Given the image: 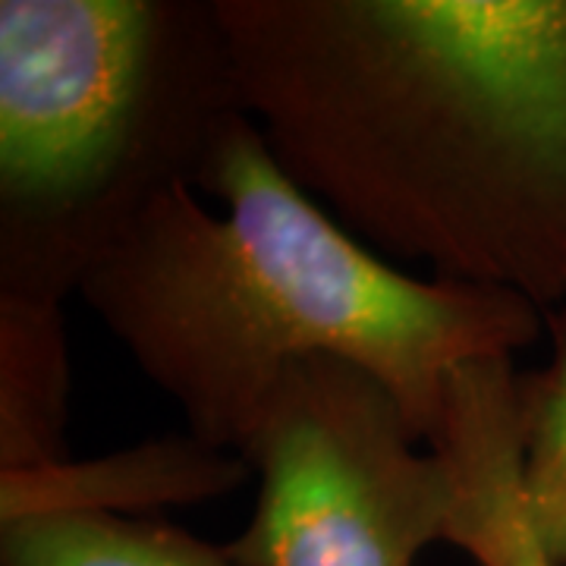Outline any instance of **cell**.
<instances>
[{
	"mask_svg": "<svg viewBox=\"0 0 566 566\" xmlns=\"http://www.w3.org/2000/svg\"><path fill=\"white\" fill-rule=\"evenodd\" d=\"M245 114L218 0H0V300L80 293Z\"/></svg>",
	"mask_w": 566,
	"mask_h": 566,
	"instance_id": "3957f363",
	"label": "cell"
},
{
	"mask_svg": "<svg viewBox=\"0 0 566 566\" xmlns=\"http://www.w3.org/2000/svg\"><path fill=\"white\" fill-rule=\"evenodd\" d=\"M70 344L63 305L0 300V472L66 463Z\"/></svg>",
	"mask_w": 566,
	"mask_h": 566,
	"instance_id": "52a82bcc",
	"label": "cell"
},
{
	"mask_svg": "<svg viewBox=\"0 0 566 566\" xmlns=\"http://www.w3.org/2000/svg\"><path fill=\"white\" fill-rule=\"evenodd\" d=\"M252 465L196 438H167L95 463H57L32 472H0V520L48 510L151 513L161 504H192L230 494Z\"/></svg>",
	"mask_w": 566,
	"mask_h": 566,
	"instance_id": "8992f818",
	"label": "cell"
},
{
	"mask_svg": "<svg viewBox=\"0 0 566 566\" xmlns=\"http://www.w3.org/2000/svg\"><path fill=\"white\" fill-rule=\"evenodd\" d=\"M403 406L359 365L293 363L243 460L259 475L237 566H416L450 538L460 488L441 450H419Z\"/></svg>",
	"mask_w": 566,
	"mask_h": 566,
	"instance_id": "277c9868",
	"label": "cell"
},
{
	"mask_svg": "<svg viewBox=\"0 0 566 566\" xmlns=\"http://www.w3.org/2000/svg\"><path fill=\"white\" fill-rule=\"evenodd\" d=\"M0 566H237L155 513L48 510L0 520Z\"/></svg>",
	"mask_w": 566,
	"mask_h": 566,
	"instance_id": "ba28073f",
	"label": "cell"
},
{
	"mask_svg": "<svg viewBox=\"0 0 566 566\" xmlns=\"http://www.w3.org/2000/svg\"><path fill=\"white\" fill-rule=\"evenodd\" d=\"M428 447L444 453L460 488L447 545L475 566H554L523 506V406L513 356L465 363L450 375Z\"/></svg>",
	"mask_w": 566,
	"mask_h": 566,
	"instance_id": "5b68a950",
	"label": "cell"
},
{
	"mask_svg": "<svg viewBox=\"0 0 566 566\" xmlns=\"http://www.w3.org/2000/svg\"><path fill=\"white\" fill-rule=\"evenodd\" d=\"M554 356L542 371H520L526 520L554 566H566V308L545 315Z\"/></svg>",
	"mask_w": 566,
	"mask_h": 566,
	"instance_id": "9c48e42d",
	"label": "cell"
},
{
	"mask_svg": "<svg viewBox=\"0 0 566 566\" xmlns=\"http://www.w3.org/2000/svg\"><path fill=\"white\" fill-rule=\"evenodd\" d=\"M281 167L387 262L566 308V0H218Z\"/></svg>",
	"mask_w": 566,
	"mask_h": 566,
	"instance_id": "6da1fadb",
	"label": "cell"
},
{
	"mask_svg": "<svg viewBox=\"0 0 566 566\" xmlns=\"http://www.w3.org/2000/svg\"><path fill=\"white\" fill-rule=\"evenodd\" d=\"M133 365L223 453L252 441L283 371L334 356L375 375L428 444L447 381L513 356L545 312L513 293L416 277L356 240L293 180L245 114L80 286Z\"/></svg>",
	"mask_w": 566,
	"mask_h": 566,
	"instance_id": "7a4b0ae2",
	"label": "cell"
}]
</instances>
